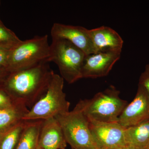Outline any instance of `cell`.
Here are the masks:
<instances>
[{"label": "cell", "mask_w": 149, "mask_h": 149, "mask_svg": "<svg viewBox=\"0 0 149 149\" xmlns=\"http://www.w3.org/2000/svg\"><path fill=\"white\" fill-rule=\"evenodd\" d=\"M48 63L7 73L1 88L15 102L32 107L45 93L54 73Z\"/></svg>", "instance_id": "obj_1"}, {"label": "cell", "mask_w": 149, "mask_h": 149, "mask_svg": "<svg viewBox=\"0 0 149 149\" xmlns=\"http://www.w3.org/2000/svg\"><path fill=\"white\" fill-rule=\"evenodd\" d=\"M128 104L120 97L119 91L111 85L92 98L80 101L75 107L83 112L89 121L113 123L118 122Z\"/></svg>", "instance_id": "obj_2"}, {"label": "cell", "mask_w": 149, "mask_h": 149, "mask_svg": "<svg viewBox=\"0 0 149 149\" xmlns=\"http://www.w3.org/2000/svg\"><path fill=\"white\" fill-rule=\"evenodd\" d=\"M64 80L54 73L45 93L29 109L23 120H44L69 111L70 103L63 92Z\"/></svg>", "instance_id": "obj_3"}, {"label": "cell", "mask_w": 149, "mask_h": 149, "mask_svg": "<svg viewBox=\"0 0 149 149\" xmlns=\"http://www.w3.org/2000/svg\"><path fill=\"white\" fill-rule=\"evenodd\" d=\"M48 35L37 36L22 41L10 50L7 73L27 69L49 63L50 45Z\"/></svg>", "instance_id": "obj_4"}, {"label": "cell", "mask_w": 149, "mask_h": 149, "mask_svg": "<svg viewBox=\"0 0 149 149\" xmlns=\"http://www.w3.org/2000/svg\"><path fill=\"white\" fill-rule=\"evenodd\" d=\"M86 54L67 40L52 39L49 61L57 65L61 76L69 84L82 78V68Z\"/></svg>", "instance_id": "obj_5"}, {"label": "cell", "mask_w": 149, "mask_h": 149, "mask_svg": "<svg viewBox=\"0 0 149 149\" xmlns=\"http://www.w3.org/2000/svg\"><path fill=\"white\" fill-rule=\"evenodd\" d=\"M55 118L61 127L67 143L72 149H97L91 135L89 120L80 109L75 107L72 111Z\"/></svg>", "instance_id": "obj_6"}, {"label": "cell", "mask_w": 149, "mask_h": 149, "mask_svg": "<svg viewBox=\"0 0 149 149\" xmlns=\"http://www.w3.org/2000/svg\"><path fill=\"white\" fill-rule=\"evenodd\" d=\"M89 126L97 149H116L126 145L125 128L118 122L89 121Z\"/></svg>", "instance_id": "obj_7"}, {"label": "cell", "mask_w": 149, "mask_h": 149, "mask_svg": "<svg viewBox=\"0 0 149 149\" xmlns=\"http://www.w3.org/2000/svg\"><path fill=\"white\" fill-rule=\"evenodd\" d=\"M121 50L98 52L86 55L82 68V77L96 78L106 76L120 58Z\"/></svg>", "instance_id": "obj_8"}, {"label": "cell", "mask_w": 149, "mask_h": 149, "mask_svg": "<svg viewBox=\"0 0 149 149\" xmlns=\"http://www.w3.org/2000/svg\"><path fill=\"white\" fill-rule=\"evenodd\" d=\"M149 120V95L146 88L139 84L136 96L128 104L118 122L125 128Z\"/></svg>", "instance_id": "obj_9"}, {"label": "cell", "mask_w": 149, "mask_h": 149, "mask_svg": "<svg viewBox=\"0 0 149 149\" xmlns=\"http://www.w3.org/2000/svg\"><path fill=\"white\" fill-rule=\"evenodd\" d=\"M52 39H63L83 51L86 55L95 53L90 29L79 26L55 23L51 29Z\"/></svg>", "instance_id": "obj_10"}, {"label": "cell", "mask_w": 149, "mask_h": 149, "mask_svg": "<svg viewBox=\"0 0 149 149\" xmlns=\"http://www.w3.org/2000/svg\"><path fill=\"white\" fill-rule=\"evenodd\" d=\"M67 144L61 127L55 118L43 120L38 146L43 149H65Z\"/></svg>", "instance_id": "obj_11"}, {"label": "cell", "mask_w": 149, "mask_h": 149, "mask_svg": "<svg viewBox=\"0 0 149 149\" xmlns=\"http://www.w3.org/2000/svg\"><path fill=\"white\" fill-rule=\"evenodd\" d=\"M90 34L95 53L113 50H122L123 45L122 37L111 27L102 26L90 29Z\"/></svg>", "instance_id": "obj_12"}, {"label": "cell", "mask_w": 149, "mask_h": 149, "mask_svg": "<svg viewBox=\"0 0 149 149\" xmlns=\"http://www.w3.org/2000/svg\"><path fill=\"white\" fill-rule=\"evenodd\" d=\"M28 111L25 105L16 102L11 106L0 109V134L23 120V117Z\"/></svg>", "instance_id": "obj_13"}, {"label": "cell", "mask_w": 149, "mask_h": 149, "mask_svg": "<svg viewBox=\"0 0 149 149\" xmlns=\"http://www.w3.org/2000/svg\"><path fill=\"white\" fill-rule=\"evenodd\" d=\"M125 143L140 149H149V120L125 128Z\"/></svg>", "instance_id": "obj_14"}, {"label": "cell", "mask_w": 149, "mask_h": 149, "mask_svg": "<svg viewBox=\"0 0 149 149\" xmlns=\"http://www.w3.org/2000/svg\"><path fill=\"white\" fill-rule=\"evenodd\" d=\"M43 120L27 121L15 149H35L38 146V140Z\"/></svg>", "instance_id": "obj_15"}, {"label": "cell", "mask_w": 149, "mask_h": 149, "mask_svg": "<svg viewBox=\"0 0 149 149\" xmlns=\"http://www.w3.org/2000/svg\"><path fill=\"white\" fill-rule=\"evenodd\" d=\"M27 121L22 120L5 133L0 134V149H15Z\"/></svg>", "instance_id": "obj_16"}, {"label": "cell", "mask_w": 149, "mask_h": 149, "mask_svg": "<svg viewBox=\"0 0 149 149\" xmlns=\"http://www.w3.org/2000/svg\"><path fill=\"white\" fill-rule=\"evenodd\" d=\"M21 41L13 31L5 26L0 19V46L10 49Z\"/></svg>", "instance_id": "obj_17"}, {"label": "cell", "mask_w": 149, "mask_h": 149, "mask_svg": "<svg viewBox=\"0 0 149 149\" xmlns=\"http://www.w3.org/2000/svg\"><path fill=\"white\" fill-rule=\"evenodd\" d=\"M10 50L0 46V69L6 72L8 65Z\"/></svg>", "instance_id": "obj_18"}, {"label": "cell", "mask_w": 149, "mask_h": 149, "mask_svg": "<svg viewBox=\"0 0 149 149\" xmlns=\"http://www.w3.org/2000/svg\"><path fill=\"white\" fill-rule=\"evenodd\" d=\"M15 103L7 93L0 88V109L11 106Z\"/></svg>", "instance_id": "obj_19"}, {"label": "cell", "mask_w": 149, "mask_h": 149, "mask_svg": "<svg viewBox=\"0 0 149 149\" xmlns=\"http://www.w3.org/2000/svg\"><path fill=\"white\" fill-rule=\"evenodd\" d=\"M146 88L149 95V63L147 64L139 78V83Z\"/></svg>", "instance_id": "obj_20"}, {"label": "cell", "mask_w": 149, "mask_h": 149, "mask_svg": "<svg viewBox=\"0 0 149 149\" xmlns=\"http://www.w3.org/2000/svg\"><path fill=\"white\" fill-rule=\"evenodd\" d=\"M116 149H140L138 148H136L132 146H129L128 145H125L124 146H122L120 147H118Z\"/></svg>", "instance_id": "obj_21"}, {"label": "cell", "mask_w": 149, "mask_h": 149, "mask_svg": "<svg viewBox=\"0 0 149 149\" xmlns=\"http://www.w3.org/2000/svg\"><path fill=\"white\" fill-rule=\"evenodd\" d=\"M7 74V72L4 70L0 69V82H1L5 76Z\"/></svg>", "instance_id": "obj_22"}, {"label": "cell", "mask_w": 149, "mask_h": 149, "mask_svg": "<svg viewBox=\"0 0 149 149\" xmlns=\"http://www.w3.org/2000/svg\"><path fill=\"white\" fill-rule=\"evenodd\" d=\"M43 149L41 148H40V147H39V146H37V148H36V149Z\"/></svg>", "instance_id": "obj_23"}, {"label": "cell", "mask_w": 149, "mask_h": 149, "mask_svg": "<svg viewBox=\"0 0 149 149\" xmlns=\"http://www.w3.org/2000/svg\"><path fill=\"white\" fill-rule=\"evenodd\" d=\"M0 88H1V82H0Z\"/></svg>", "instance_id": "obj_24"}, {"label": "cell", "mask_w": 149, "mask_h": 149, "mask_svg": "<svg viewBox=\"0 0 149 149\" xmlns=\"http://www.w3.org/2000/svg\"></svg>", "instance_id": "obj_25"}, {"label": "cell", "mask_w": 149, "mask_h": 149, "mask_svg": "<svg viewBox=\"0 0 149 149\" xmlns=\"http://www.w3.org/2000/svg\"><path fill=\"white\" fill-rule=\"evenodd\" d=\"M0 3H1V2H0Z\"/></svg>", "instance_id": "obj_26"}]
</instances>
